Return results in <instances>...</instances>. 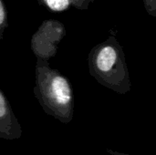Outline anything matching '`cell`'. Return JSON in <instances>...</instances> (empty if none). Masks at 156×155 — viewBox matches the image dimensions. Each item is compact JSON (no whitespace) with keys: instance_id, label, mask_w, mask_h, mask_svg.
<instances>
[{"instance_id":"1","label":"cell","mask_w":156,"mask_h":155,"mask_svg":"<svg viewBox=\"0 0 156 155\" xmlns=\"http://www.w3.org/2000/svg\"><path fill=\"white\" fill-rule=\"evenodd\" d=\"M34 95L46 114L64 124H69L74 116L75 98L69 79L48 60L37 58L35 67Z\"/></svg>"},{"instance_id":"2","label":"cell","mask_w":156,"mask_h":155,"mask_svg":"<svg viewBox=\"0 0 156 155\" xmlns=\"http://www.w3.org/2000/svg\"><path fill=\"white\" fill-rule=\"evenodd\" d=\"M89 71L98 83L119 94L131 90V79L122 47L114 37L94 46L88 56Z\"/></svg>"},{"instance_id":"3","label":"cell","mask_w":156,"mask_h":155,"mask_svg":"<svg viewBox=\"0 0 156 155\" xmlns=\"http://www.w3.org/2000/svg\"><path fill=\"white\" fill-rule=\"evenodd\" d=\"M66 35L62 22L48 19L42 22L31 37V49L37 58L49 60L58 52V47Z\"/></svg>"},{"instance_id":"4","label":"cell","mask_w":156,"mask_h":155,"mask_svg":"<svg viewBox=\"0 0 156 155\" xmlns=\"http://www.w3.org/2000/svg\"><path fill=\"white\" fill-rule=\"evenodd\" d=\"M21 136V125L13 111L9 100L0 90V138L17 140Z\"/></svg>"},{"instance_id":"5","label":"cell","mask_w":156,"mask_h":155,"mask_svg":"<svg viewBox=\"0 0 156 155\" xmlns=\"http://www.w3.org/2000/svg\"><path fill=\"white\" fill-rule=\"evenodd\" d=\"M38 5L50 12H65L71 8L79 10L89 9L93 0H37Z\"/></svg>"},{"instance_id":"6","label":"cell","mask_w":156,"mask_h":155,"mask_svg":"<svg viewBox=\"0 0 156 155\" xmlns=\"http://www.w3.org/2000/svg\"><path fill=\"white\" fill-rule=\"evenodd\" d=\"M8 27V18L4 1L0 0V40L4 37V33Z\"/></svg>"},{"instance_id":"7","label":"cell","mask_w":156,"mask_h":155,"mask_svg":"<svg viewBox=\"0 0 156 155\" xmlns=\"http://www.w3.org/2000/svg\"><path fill=\"white\" fill-rule=\"evenodd\" d=\"M144 8L150 16H156V0H144Z\"/></svg>"},{"instance_id":"8","label":"cell","mask_w":156,"mask_h":155,"mask_svg":"<svg viewBox=\"0 0 156 155\" xmlns=\"http://www.w3.org/2000/svg\"><path fill=\"white\" fill-rule=\"evenodd\" d=\"M106 152L112 155H130L127 154V153H120V152H116V151H112V150H110V149H107Z\"/></svg>"}]
</instances>
